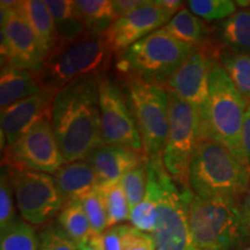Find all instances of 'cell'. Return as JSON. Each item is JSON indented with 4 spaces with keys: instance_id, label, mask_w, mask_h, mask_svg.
Wrapping results in <instances>:
<instances>
[{
    "instance_id": "cell-29",
    "label": "cell",
    "mask_w": 250,
    "mask_h": 250,
    "mask_svg": "<svg viewBox=\"0 0 250 250\" xmlns=\"http://www.w3.org/2000/svg\"><path fill=\"white\" fill-rule=\"evenodd\" d=\"M0 250H40L39 236L31 225L17 220L1 233Z\"/></svg>"
},
{
    "instance_id": "cell-19",
    "label": "cell",
    "mask_w": 250,
    "mask_h": 250,
    "mask_svg": "<svg viewBox=\"0 0 250 250\" xmlns=\"http://www.w3.org/2000/svg\"><path fill=\"white\" fill-rule=\"evenodd\" d=\"M215 43L225 52L250 55V8L236 11L212 29Z\"/></svg>"
},
{
    "instance_id": "cell-42",
    "label": "cell",
    "mask_w": 250,
    "mask_h": 250,
    "mask_svg": "<svg viewBox=\"0 0 250 250\" xmlns=\"http://www.w3.org/2000/svg\"><path fill=\"white\" fill-rule=\"evenodd\" d=\"M245 250H250V247H249V248H247V249H245Z\"/></svg>"
},
{
    "instance_id": "cell-39",
    "label": "cell",
    "mask_w": 250,
    "mask_h": 250,
    "mask_svg": "<svg viewBox=\"0 0 250 250\" xmlns=\"http://www.w3.org/2000/svg\"><path fill=\"white\" fill-rule=\"evenodd\" d=\"M156 5H159L160 7L167 9L168 12L173 13L174 15L180 12L183 8V1L180 0H155Z\"/></svg>"
},
{
    "instance_id": "cell-14",
    "label": "cell",
    "mask_w": 250,
    "mask_h": 250,
    "mask_svg": "<svg viewBox=\"0 0 250 250\" xmlns=\"http://www.w3.org/2000/svg\"><path fill=\"white\" fill-rule=\"evenodd\" d=\"M98 88L102 137L105 145L123 146L144 152L133 115L120 87L111 78L100 74Z\"/></svg>"
},
{
    "instance_id": "cell-38",
    "label": "cell",
    "mask_w": 250,
    "mask_h": 250,
    "mask_svg": "<svg viewBox=\"0 0 250 250\" xmlns=\"http://www.w3.org/2000/svg\"><path fill=\"white\" fill-rule=\"evenodd\" d=\"M242 147L243 152H245L247 165H248V167L250 168V103L248 104V108H247L245 123H243Z\"/></svg>"
},
{
    "instance_id": "cell-35",
    "label": "cell",
    "mask_w": 250,
    "mask_h": 250,
    "mask_svg": "<svg viewBox=\"0 0 250 250\" xmlns=\"http://www.w3.org/2000/svg\"><path fill=\"white\" fill-rule=\"evenodd\" d=\"M122 250H156L154 235L126 225L122 242Z\"/></svg>"
},
{
    "instance_id": "cell-24",
    "label": "cell",
    "mask_w": 250,
    "mask_h": 250,
    "mask_svg": "<svg viewBox=\"0 0 250 250\" xmlns=\"http://www.w3.org/2000/svg\"><path fill=\"white\" fill-rule=\"evenodd\" d=\"M54 18L58 34V45L67 44L83 35L86 27L73 0H45Z\"/></svg>"
},
{
    "instance_id": "cell-20",
    "label": "cell",
    "mask_w": 250,
    "mask_h": 250,
    "mask_svg": "<svg viewBox=\"0 0 250 250\" xmlns=\"http://www.w3.org/2000/svg\"><path fill=\"white\" fill-rule=\"evenodd\" d=\"M147 188L143 201L131 211L130 219L133 227L145 233H154L158 224L159 208L162 195L161 183L159 179L155 161L148 160L147 165Z\"/></svg>"
},
{
    "instance_id": "cell-26",
    "label": "cell",
    "mask_w": 250,
    "mask_h": 250,
    "mask_svg": "<svg viewBox=\"0 0 250 250\" xmlns=\"http://www.w3.org/2000/svg\"><path fill=\"white\" fill-rule=\"evenodd\" d=\"M58 226L81 248L89 242L92 227L80 201H71L62 206L58 214Z\"/></svg>"
},
{
    "instance_id": "cell-27",
    "label": "cell",
    "mask_w": 250,
    "mask_h": 250,
    "mask_svg": "<svg viewBox=\"0 0 250 250\" xmlns=\"http://www.w3.org/2000/svg\"><path fill=\"white\" fill-rule=\"evenodd\" d=\"M218 62L226 71L240 94L250 103V55L223 52L219 56Z\"/></svg>"
},
{
    "instance_id": "cell-7",
    "label": "cell",
    "mask_w": 250,
    "mask_h": 250,
    "mask_svg": "<svg viewBox=\"0 0 250 250\" xmlns=\"http://www.w3.org/2000/svg\"><path fill=\"white\" fill-rule=\"evenodd\" d=\"M127 103L143 148L149 160H162L169 130V100L164 87L134 77H124Z\"/></svg>"
},
{
    "instance_id": "cell-9",
    "label": "cell",
    "mask_w": 250,
    "mask_h": 250,
    "mask_svg": "<svg viewBox=\"0 0 250 250\" xmlns=\"http://www.w3.org/2000/svg\"><path fill=\"white\" fill-rule=\"evenodd\" d=\"M2 152V166L12 170L55 174L66 162L52 129L51 114L36 122Z\"/></svg>"
},
{
    "instance_id": "cell-11",
    "label": "cell",
    "mask_w": 250,
    "mask_h": 250,
    "mask_svg": "<svg viewBox=\"0 0 250 250\" xmlns=\"http://www.w3.org/2000/svg\"><path fill=\"white\" fill-rule=\"evenodd\" d=\"M153 161L156 164L162 189L158 224L153 233L156 250H197L188 221L182 189L166 170L161 159Z\"/></svg>"
},
{
    "instance_id": "cell-21",
    "label": "cell",
    "mask_w": 250,
    "mask_h": 250,
    "mask_svg": "<svg viewBox=\"0 0 250 250\" xmlns=\"http://www.w3.org/2000/svg\"><path fill=\"white\" fill-rule=\"evenodd\" d=\"M41 90L42 88L35 72L14 66H1V73H0L1 110L20 100L40 93Z\"/></svg>"
},
{
    "instance_id": "cell-10",
    "label": "cell",
    "mask_w": 250,
    "mask_h": 250,
    "mask_svg": "<svg viewBox=\"0 0 250 250\" xmlns=\"http://www.w3.org/2000/svg\"><path fill=\"white\" fill-rule=\"evenodd\" d=\"M20 1L1 0V64L31 72L44 66L46 54L19 9Z\"/></svg>"
},
{
    "instance_id": "cell-6",
    "label": "cell",
    "mask_w": 250,
    "mask_h": 250,
    "mask_svg": "<svg viewBox=\"0 0 250 250\" xmlns=\"http://www.w3.org/2000/svg\"><path fill=\"white\" fill-rule=\"evenodd\" d=\"M195 49L161 28L118 56L117 67L124 77L138 78L162 87Z\"/></svg>"
},
{
    "instance_id": "cell-12",
    "label": "cell",
    "mask_w": 250,
    "mask_h": 250,
    "mask_svg": "<svg viewBox=\"0 0 250 250\" xmlns=\"http://www.w3.org/2000/svg\"><path fill=\"white\" fill-rule=\"evenodd\" d=\"M9 170L15 202L26 223L42 226L59 214L65 203L54 176L40 171Z\"/></svg>"
},
{
    "instance_id": "cell-28",
    "label": "cell",
    "mask_w": 250,
    "mask_h": 250,
    "mask_svg": "<svg viewBox=\"0 0 250 250\" xmlns=\"http://www.w3.org/2000/svg\"><path fill=\"white\" fill-rule=\"evenodd\" d=\"M98 190L104 202L109 227L117 226L125 220H129L131 208L121 182L99 184Z\"/></svg>"
},
{
    "instance_id": "cell-30",
    "label": "cell",
    "mask_w": 250,
    "mask_h": 250,
    "mask_svg": "<svg viewBox=\"0 0 250 250\" xmlns=\"http://www.w3.org/2000/svg\"><path fill=\"white\" fill-rule=\"evenodd\" d=\"M188 9L205 22L223 21L237 11L236 1L232 0H190Z\"/></svg>"
},
{
    "instance_id": "cell-22",
    "label": "cell",
    "mask_w": 250,
    "mask_h": 250,
    "mask_svg": "<svg viewBox=\"0 0 250 250\" xmlns=\"http://www.w3.org/2000/svg\"><path fill=\"white\" fill-rule=\"evenodd\" d=\"M19 9L48 56L58 45V34L46 2L43 0H23L19 4Z\"/></svg>"
},
{
    "instance_id": "cell-32",
    "label": "cell",
    "mask_w": 250,
    "mask_h": 250,
    "mask_svg": "<svg viewBox=\"0 0 250 250\" xmlns=\"http://www.w3.org/2000/svg\"><path fill=\"white\" fill-rule=\"evenodd\" d=\"M147 165L148 161L143 162L129 173H126L121 179V184L123 188L127 202H129L131 211L143 201L147 188Z\"/></svg>"
},
{
    "instance_id": "cell-40",
    "label": "cell",
    "mask_w": 250,
    "mask_h": 250,
    "mask_svg": "<svg viewBox=\"0 0 250 250\" xmlns=\"http://www.w3.org/2000/svg\"><path fill=\"white\" fill-rule=\"evenodd\" d=\"M239 205H240V210H241L243 218H245L247 225H248V227L250 228V184L248 189H247L246 193L242 196L241 204Z\"/></svg>"
},
{
    "instance_id": "cell-8",
    "label": "cell",
    "mask_w": 250,
    "mask_h": 250,
    "mask_svg": "<svg viewBox=\"0 0 250 250\" xmlns=\"http://www.w3.org/2000/svg\"><path fill=\"white\" fill-rule=\"evenodd\" d=\"M169 130L162 154V161L175 182L189 187L190 164L202 140V126L198 115L189 103L168 92Z\"/></svg>"
},
{
    "instance_id": "cell-34",
    "label": "cell",
    "mask_w": 250,
    "mask_h": 250,
    "mask_svg": "<svg viewBox=\"0 0 250 250\" xmlns=\"http://www.w3.org/2000/svg\"><path fill=\"white\" fill-rule=\"evenodd\" d=\"M40 250H80L77 243L57 225H48L39 235Z\"/></svg>"
},
{
    "instance_id": "cell-4",
    "label": "cell",
    "mask_w": 250,
    "mask_h": 250,
    "mask_svg": "<svg viewBox=\"0 0 250 250\" xmlns=\"http://www.w3.org/2000/svg\"><path fill=\"white\" fill-rule=\"evenodd\" d=\"M111 55L103 36L88 33L67 44L57 45L36 73L41 88L57 94L81 78L103 74Z\"/></svg>"
},
{
    "instance_id": "cell-25",
    "label": "cell",
    "mask_w": 250,
    "mask_h": 250,
    "mask_svg": "<svg viewBox=\"0 0 250 250\" xmlns=\"http://www.w3.org/2000/svg\"><path fill=\"white\" fill-rule=\"evenodd\" d=\"M76 6L90 35L103 36L116 21L110 0H77Z\"/></svg>"
},
{
    "instance_id": "cell-13",
    "label": "cell",
    "mask_w": 250,
    "mask_h": 250,
    "mask_svg": "<svg viewBox=\"0 0 250 250\" xmlns=\"http://www.w3.org/2000/svg\"><path fill=\"white\" fill-rule=\"evenodd\" d=\"M213 44L196 48L187 61L166 83V90L176 94L195 109L201 121L202 140L206 139L205 118L210 89V74L219 58Z\"/></svg>"
},
{
    "instance_id": "cell-33",
    "label": "cell",
    "mask_w": 250,
    "mask_h": 250,
    "mask_svg": "<svg viewBox=\"0 0 250 250\" xmlns=\"http://www.w3.org/2000/svg\"><path fill=\"white\" fill-rule=\"evenodd\" d=\"M13 193L11 170L5 167V169L2 168L1 179H0V232L1 233L7 230L17 221Z\"/></svg>"
},
{
    "instance_id": "cell-37",
    "label": "cell",
    "mask_w": 250,
    "mask_h": 250,
    "mask_svg": "<svg viewBox=\"0 0 250 250\" xmlns=\"http://www.w3.org/2000/svg\"><path fill=\"white\" fill-rule=\"evenodd\" d=\"M151 0H114L112 1V8H114L115 18L120 19L124 15L136 11L137 8L147 5Z\"/></svg>"
},
{
    "instance_id": "cell-31",
    "label": "cell",
    "mask_w": 250,
    "mask_h": 250,
    "mask_svg": "<svg viewBox=\"0 0 250 250\" xmlns=\"http://www.w3.org/2000/svg\"><path fill=\"white\" fill-rule=\"evenodd\" d=\"M79 201L83 206V210L86 212L90 227H92V237L101 236L109 228V221L104 202H103L98 188L87 193Z\"/></svg>"
},
{
    "instance_id": "cell-1",
    "label": "cell",
    "mask_w": 250,
    "mask_h": 250,
    "mask_svg": "<svg viewBox=\"0 0 250 250\" xmlns=\"http://www.w3.org/2000/svg\"><path fill=\"white\" fill-rule=\"evenodd\" d=\"M51 124L66 162L86 161L105 145L102 137L98 77L78 79L56 94Z\"/></svg>"
},
{
    "instance_id": "cell-41",
    "label": "cell",
    "mask_w": 250,
    "mask_h": 250,
    "mask_svg": "<svg viewBox=\"0 0 250 250\" xmlns=\"http://www.w3.org/2000/svg\"><path fill=\"white\" fill-rule=\"evenodd\" d=\"M80 250H100V249H99V248H96L95 246H93L92 243H90V242H88V243H86L85 246L81 247Z\"/></svg>"
},
{
    "instance_id": "cell-18",
    "label": "cell",
    "mask_w": 250,
    "mask_h": 250,
    "mask_svg": "<svg viewBox=\"0 0 250 250\" xmlns=\"http://www.w3.org/2000/svg\"><path fill=\"white\" fill-rule=\"evenodd\" d=\"M64 203L79 201L99 187V180L88 161L65 162L54 174Z\"/></svg>"
},
{
    "instance_id": "cell-36",
    "label": "cell",
    "mask_w": 250,
    "mask_h": 250,
    "mask_svg": "<svg viewBox=\"0 0 250 250\" xmlns=\"http://www.w3.org/2000/svg\"><path fill=\"white\" fill-rule=\"evenodd\" d=\"M126 225L109 227L101 236L92 237L89 242L100 250H122V242Z\"/></svg>"
},
{
    "instance_id": "cell-5",
    "label": "cell",
    "mask_w": 250,
    "mask_h": 250,
    "mask_svg": "<svg viewBox=\"0 0 250 250\" xmlns=\"http://www.w3.org/2000/svg\"><path fill=\"white\" fill-rule=\"evenodd\" d=\"M248 104L224 67L218 62H215L210 74L205 118L206 137L221 144L237 160L246 165L242 130Z\"/></svg>"
},
{
    "instance_id": "cell-16",
    "label": "cell",
    "mask_w": 250,
    "mask_h": 250,
    "mask_svg": "<svg viewBox=\"0 0 250 250\" xmlns=\"http://www.w3.org/2000/svg\"><path fill=\"white\" fill-rule=\"evenodd\" d=\"M55 96L56 94L48 90H41L2 109L0 123L1 143H4L5 147L13 145L36 122L51 114ZM4 145L1 148H4Z\"/></svg>"
},
{
    "instance_id": "cell-23",
    "label": "cell",
    "mask_w": 250,
    "mask_h": 250,
    "mask_svg": "<svg viewBox=\"0 0 250 250\" xmlns=\"http://www.w3.org/2000/svg\"><path fill=\"white\" fill-rule=\"evenodd\" d=\"M162 29L176 40L193 48L213 44L211 40V28L204 20L192 14L188 7H183L180 12H177L170 19L169 22L162 27Z\"/></svg>"
},
{
    "instance_id": "cell-15",
    "label": "cell",
    "mask_w": 250,
    "mask_h": 250,
    "mask_svg": "<svg viewBox=\"0 0 250 250\" xmlns=\"http://www.w3.org/2000/svg\"><path fill=\"white\" fill-rule=\"evenodd\" d=\"M173 17V13L151 0L147 5L117 19L105 31L103 39L111 54L120 56L134 43L161 29Z\"/></svg>"
},
{
    "instance_id": "cell-2",
    "label": "cell",
    "mask_w": 250,
    "mask_h": 250,
    "mask_svg": "<svg viewBox=\"0 0 250 250\" xmlns=\"http://www.w3.org/2000/svg\"><path fill=\"white\" fill-rule=\"evenodd\" d=\"M188 221L197 250H242L249 229L236 201L204 199L182 188Z\"/></svg>"
},
{
    "instance_id": "cell-17",
    "label": "cell",
    "mask_w": 250,
    "mask_h": 250,
    "mask_svg": "<svg viewBox=\"0 0 250 250\" xmlns=\"http://www.w3.org/2000/svg\"><path fill=\"white\" fill-rule=\"evenodd\" d=\"M148 160L145 152L114 145H103L96 148L87 159L100 184L120 182L125 174Z\"/></svg>"
},
{
    "instance_id": "cell-3",
    "label": "cell",
    "mask_w": 250,
    "mask_h": 250,
    "mask_svg": "<svg viewBox=\"0 0 250 250\" xmlns=\"http://www.w3.org/2000/svg\"><path fill=\"white\" fill-rule=\"evenodd\" d=\"M250 184V168L211 138L199 142L189 169V188L204 199L242 198Z\"/></svg>"
}]
</instances>
